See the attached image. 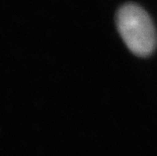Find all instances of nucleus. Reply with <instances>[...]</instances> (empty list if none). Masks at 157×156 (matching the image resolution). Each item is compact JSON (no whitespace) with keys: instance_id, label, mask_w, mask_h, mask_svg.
Here are the masks:
<instances>
[{"instance_id":"nucleus-1","label":"nucleus","mask_w":157,"mask_h":156,"mask_svg":"<svg viewBox=\"0 0 157 156\" xmlns=\"http://www.w3.org/2000/svg\"><path fill=\"white\" fill-rule=\"evenodd\" d=\"M117 26L128 49L140 57L149 56L157 45L154 25L144 9L129 3L117 13Z\"/></svg>"}]
</instances>
